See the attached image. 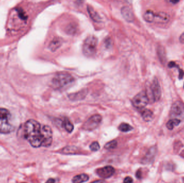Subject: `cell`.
Wrapping results in <instances>:
<instances>
[{"mask_svg":"<svg viewBox=\"0 0 184 183\" xmlns=\"http://www.w3.org/2000/svg\"><path fill=\"white\" fill-rule=\"evenodd\" d=\"M102 122V117L99 114H95L90 117L82 126V128L85 130L92 131L98 127Z\"/></svg>","mask_w":184,"mask_h":183,"instance_id":"cell-6","label":"cell"},{"mask_svg":"<svg viewBox=\"0 0 184 183\" xmlns=\"http://www.w3.org/2000/svg\"></svg>","mask_w":184,"mask_h":183,"instance_id":"cell-33","label":"cell"},{"mask_svg":"<svg viewBox=\"0 0 184 183\" xmlns=\"http://www.w3.org/2000/svg\"><path fill=\"white\" fill-rule=\"evenodd\" d=\"M170 20V16L167 13L164 12H158L155 14V20L157 23L164 24L168 23Z\"/></svg>","mask_w":184,"mask_h":183,"instance_id":"cell-11","label":"cell"},{"mask_svg":"<svg viewBox=\"0 0 184 183\" xmlns=\"http://www.w3.org/2000/svg\"><path fill=\"white\" fill-rule=\"evenodd\" d=\"M117 146V142L116 140H112L109 142L107 143L105 145V148L106 149H114Z\"/></svg>","mask_w":184,"mask_h":183,"instance_id":"cell-23","label":"cell"},{"mask_svg":"<svg viewBox=\"0 0 184 183\" xmlns=\"http://www.w3.org/2000/svg\"><path fill=\"white\" fill-rule=\"evenodd\" d=\"M45 183H55V180L53 178H50Z\"/></svg>","mask_w":184,"mask_h":183,"instance_id":"cell-30","label":"cell"},{"mask_svg":"<svg viewBox=\"0 0 184 183\" xmlns=\"http://www.w3.org/2000/svg\"><path fill=\"white\" fill-rule=\"evenodd\" d=\"M144 19L147 22L151 23L155 20V14L151 10H147L144 14Z\"/></svg>","mask_w":184,"mask_h":183,"instance_id":"cell-19","label":"cell"},{"mask_svg":"<svg viewBox=\"0 0 184 183\" xmlns=\"http://www.w3.org/2000/svg\"><path fill=\"white\" fill-rule=\"evenodd\" d=\"M86 92L85 90H84V91H81L80 92H78V93H76V94H71L69 96V97L70 98V99H73V100L82 99L86 96Z\"/></svg>","mask_w":184,"mask_h":183,"instance_id":"cell-20","label":"cell"},{"mask_svg":"<svg viewBox=\"0 0 184 183\" xmlns=\"http://www.w3.org/2000/svg\"><path fill=\"white\" fill-rule=\"evenodd\" d=\"M157 154V148L155 147H152L149 149L144 157L142 159V162L143 164H149L153 161Z\"/></svg>","mask_w":184,"mask_h":183,"instance_id":"cell-10","label":"cell"},{"mask_svg":"<svg viewBox=\"0 0 184 183\" xmlns=\"http://www.w3.org/2000/svg\"><path fill=\"white\" fill-rule=\"evenodd\" d=\"M90 149L91 151H96L100 149V145H99L98 142L95 141L90 144Z\"/></svg>","mask_w":184,"mask_h":183,"instance_id":"cell-24","label":"cell"},{"mask_svg":"<svg viewBox=\"0 0 184 183\" xmlns=\"http://www.w3.org/2000/svg\"><path fill=\"white\" fill-rule=\"evenodd\" d=\"M184 75V72H183V70H181V69H180V70H179V78H182L183 77V76Z\"/></svg>","mask_w":184,"mask_h":183,"instance_id":"cell-29","label":"cell"},{"mask_svg":"<svg viewBox=\"0 0 184 183\" xmlns=\"http://www.w3.org/2000/svg\"><path fill=\"white\" fill-rule=\"evenodd\" d=\"M122 15L123 17L128 22H130L134 20V14L131 11V9L128 7H124L121 10Z\"/></svg>","mask_w":184,"mask_h":183,"instance_id":"cell-12","label":"cell"},{"mask_svg":"<svg viewBox=\"0 0 184 183\" xmlns=\"http://www.w3.org/2000/svg\"><path fill=\"white\" fill-rule=\"evenodd\" d=\"M133 183V179L132 178L130 177H129L128 176L127 177H126L124 179V181H123V183Z\"/></svg>","mask_w":184,"mask_h":183,"instance_id":"cell-25","label":"cell"},{"mask_svg":"<svg viewBox=\"0 0 184 183\" xmlns=\"http://www.w3.org/2000/svg\"><path fill=\"white\" fill-rule=\"evenodd\" d=\"M179 41L181 44H184V32L179 37Z\"/></svg>","mask_w":184,"mask_h":183,"instance_id":"cell-27","label":"cell"},{"mask_svg":"<svg viewBox=\"0 0 184 183\" xmlns=\"http://www.w3.org/2000/svg\"><path fill=\"white\" fill-rule=\"evenodd\" d=\"M181 122L180 119H172L166 123V127L168 130H172L176 126H178Z\"/></svg>","mask_w":184,"mask_h":183,"instance_id":"cell-18","label":"cell"},{"mask_svg":"<svg viewBox=\"0 0 184 183\" xmlns=\"http://www.w3.org/2000/svg\"><path fill=\"white\" fill-rule=\"evenodd\" d=\"M142 171L141 170L139 169L138 170L136 173V177L138 178V179H141L142 178Z\"/></svg>","mask_w":184,"mask_h":183,"instance_id":"cell-26","label":"cell"},{"mask_svg":"<svg viewBox=\"0 0 184 183\" xmlns=\"http://www.w3.org/2000/svg\"></svg>","mask_w":184,"mask_h":183,"instance_id":"cell-32","label":"cell"},{"mask_svg":"<svg viewBox=\"0 0 184 183\" xmlns=\"http://www.w3.org/2000/svg\"><path fill=\"white\" fill-rule=\"evenodd\" d=\"M89 179V176L85 174H82L80 175L74 176L72 179L73 183H82L86 182Z\"/></svg>","mask_w":184,"mask_h":183,"instance_id":"cell-13","label":"cell"},{"mask_svg":"<svg viewBox=\"0 0 184 183\" xmlns=\"http://www.w3.org/2000/svg\"><path fill=\"white\" fill-rule=\"evenodd\" d=\"M87 11L91 18L94 21L96 22H99L101 21V18L98 14L90 5H87Z\"/></svg>","mask_w":184,"mask_h":183,"instance_id":"cell-14","label":"cell"},{"mask_svg":"<svg viewBox=\"0 0 184 183\" xmlns=\"http://www.w3.org/2000/svg\"><path fill=\"white\" fill-rule=\"evenodd\" d=\"M150 89L151 91L152 96L154 101H158L161 97V88L160 86V83L157 78H155L152 82Z\"/></svg>","mask_w":184,"mask_h":183,"instance_id":"cell-8","label":"cell"},{"mask_svg":"<svg viewBox=\"0 0 184 183\" xmlns=\"http://www.w3.org/2000/svg\"><path fill=\"white\" fill-rule=\"evenodd\" d=\"M61 44H62V41L61 39L58 38H54L50 43V45L49 46L50 49H51V50L52 51H55L58 48L60 47Z\"/></svg>","mask_w":184,"mask_h":183,"instance_id":"cell-16","label":"cell"},{"mask_svg":"<svg viewBox=\"0 0 184 183\" xmlns=\"http://www.w3.org/2000/svg\"><path fill=\"white\" fill-rule=\"evenodd\" d=\"M62 126L69 133H71L73 130V125L67 118H65V120L62 122Z\"/></svg>","mask_w":184,"mask_h":183,"instance_id":"cell-17","label":"cell"},{"mask_svg":"<svg viewBox=\"0 0 184 183\" xmlns=\"http://www.w3.org/2000/svg\"><path fill=\"white\" fill-rule=\"evenodd\" d=\"M98 43V39L94 36H90L87 37L82 46L84 55L88 57L94 56L96 52Z\"/></svg>","mask_w":184,"mask_h":183,"instance_id":"cell-4","label":"cell"},{"mask_svg":"<svg viewBox=\"0 0 184 183\" xmlns=\"http://www.w3.org/2000/svg\"><path fill=\"white\" fill-rule=\"evenodd\" d=\"M77 150H78V149L75 147H66L61 151V152H62L61 153H63L65 154H75V152H77Z\"/></svg>","mask_w":184,"mask_h":183,"instance_id":"cell-21","label":"cell"},{"mask_svg":"<svg viewBox=\"0 0 184 183\" xmlns=\"http://www.w3.org/2000/svg\"><path fill=\"white\" fill-rule=\"evenodd\" d=\"M24 132L25 138L33 147H48L52 142L53 133L51 127L41 126L35 120L31 119L25 122Z\"/></svg>","mask_w":184,"mask_h":183,"instance_id":"cell-1","label":"cell"},{"mask_svg":"<svg viewBox=\"0 0 184 183\" xmlns=\"http://www.w3.org/2000/svg\"><path fill=\"white\" fill-rule=\"evenodd\" d=\"M90 183H104V181L102 180H95L93 182Z\"/></svg>","mask_w":184,"mask_h":183,"instance_id":"cell-31","label":"cell"},{"mask_svg":"<svg viewBox=\"0 0 184 183\" xmlns=\"http://www.w3.org/2000/svg\"><path fill=\"white\" fill-rule=\"evenodd\" d=\"M115 171V170L113 167L108 165L98 169L96 170V173L100 177L104 179H107L111 177L114 174Z\"/></svg>","mask_w":184,"mask_h":183,"instance_id":"cell-9","label":"cell"},{"mask_svg":"<svg viewBox=\"0 0 184 183\" xmlns=\"http://www.w3.org/2000/svg\"><path fill=\"white\" fill-rule=\"evenodd\" d=\"M133 129V127L127 123H122L119 127V130L123 132H129Z\"/></svg>","mask_w":184,"mask_h":183,"instance_id":"cell-22","label":"cell"},{"mask_svg":"<svg viewBox=\"0 0 184 183\" xmlns=\"http://www.w3.org/2000/svg\"><path fill=\"white\" fill-rule=\"evenodd\" d=\"M142 117L144 121L149 122L152 120L153 117V113L151 110L145 109L142 112Z\"/></svg>","mask_w":184,"mask_h":183,"instance_id":"cell-15","label":"cell"},{"mask_svg":"<svg viewBox=\"0 0 184 183\" xmlns=\"http://www.w3.org/2000/svg\"><path fill=\"white\" fill-rule=\"evenodd\" d=\"M176 66V63H175L174 62H170L168 63V67H170V68H173V67H175Z\"/></svg>","mask_w":184,"mask_h":183,"instance_id":"cell-28","label":"cell"},{"mask_svg":"<svg viewBox=\"0 0 184 183\" xmlns=\"http://www.w3.org/2000/svg\"><path fill=\"white\" fill-rule=\"evenodd\" d=\"M149 102V98L145 91H142L136 95L132 100L134 106L138 109H142L147 105Z\"/></svg>","mask_w":184,"mask_h":183,"instance_id":"cell-5","label":"cell"},{"mask_svg":"<svg viewBox=\"0 0 184 183\" xmlns=\"http://www.w3.org/2000/svg\"><path fill=\"white\" fill-rule=\"evenodd\" d=\"M170 114L174 119L184 118V105L183 103L180 101L174 102L171 106Z\"/></svg>","mask_w":184,"mask_h":183,"instance_id":"cell-7","label":"cell"},{"mask_svg":"<svg viewBox=\"0 0 184 183\" xmlns=\"http://www.w3.org/2000/svg\"><path fill=\"white\" fill-rule=\"evenodd\" d=\"M74 82L73 77L67 73H59L52 80V86L54 89H65L72 84Z\"/></svg>","mask_w":184,"mask_h":183,"instance_id":"cell-2","label":"cell"},{"mask_svg":"<svg viewBox=\"0 0 184 183\" xmlns=\"http://www.w3.org/2000/svg\"><path fill=\"white\" fill-rule=\"evenodd\" d=\"M11 120L12 115L8 110L0 109V133L8 134L14 130Z\"/></svg>","mask_w":184,"mask_h":183,"instance_id":"cell-3","label":"cell"}]
</instances>
